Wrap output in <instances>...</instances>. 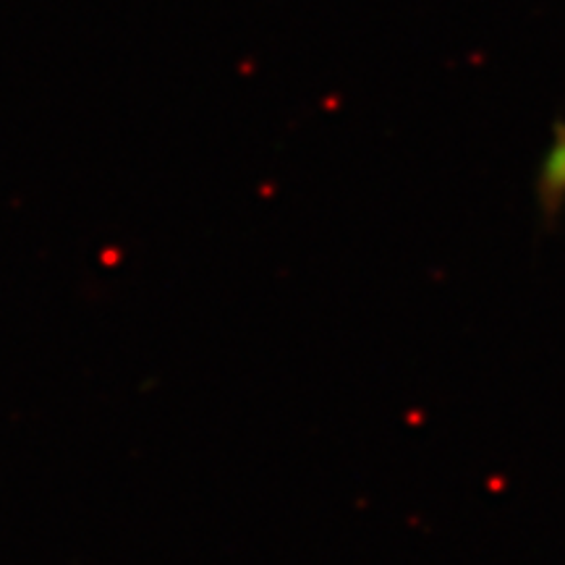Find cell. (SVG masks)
<instances>
[{
	"label": "cell",
	"instance_id": "6da1fadb",
	"mask_svg": "<svg viewBox=\"0 0 565 565\" xmlns=\"http://www.w3.org/2000/svg\"><path fill=\"white\" fill-rule=\"evenodd\" d=\"M534 202L542 228L553 231L565 215V110L553 124L550 145L534 181Z\"/></svg>",
	"mask_w": 565,
	"mask_h": 565
}]
</instances>
